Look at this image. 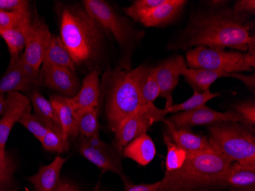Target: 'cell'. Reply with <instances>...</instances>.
Returning a JSON list of instances; mask_svg holds the SVG:
<instances>
[{"label":"cell","instance_id":"obj_1","mask_svg":"<svg viewBox=\"0 0 255 191\" xmlns=\"http://www.w3.org/2000/svg\"><path fill=\"white\" fill-rule=\"evenodd\" d=\"M250 18L251 15L239 13L228 6L198 10L191 14L187 25L167 47L170 50L230 47L244 53L252 35Z\"/></svg>","mask_w":255,"mask_h":191},{"label":"cell","instance_id":"obj_2","mask_svg":"<svg viewBox=\"0 0 255 191\" xmlns=\"http://www.w3.org/2000/svg\"><path fill=\"white\" fill-rule=\"evenodd\" d=\"M61 38L75 65L93 67L104 47V30L84 7L70 5L62 10Z\"/></svg>","mask_w":255,"mask_h":191},{"label":"cell","instance_id":"obj_3","mask_svg":"<svg viewBox=\"0 0 255 191\" xmlns=\"http://www.w3.org/2000/svg\"><path fill=\"white\" fill-rule=\"evenodd\" d=\"M231 165L230 161L213 149L187 155L180 169L165 172L158 191H198L218 187Z\"/></svg>","mask_w":255,"mask_h":191},{"label":"cell","instance_id":"obj_4","mask_svg":"<svg viewBox=\"0 0 255 191\" xmlns=\"http://www.w3.org/2000/svg\"><path fill=\"white\" fill-rule=\"evenodd\" d=\"M148 67L144 64L133 70L115 69L106 74V116L113 133L141 106L140 85Z\"/></svg>","mask_w":255,"mask_h":191},{"label":"cell","instance_id":"obj_5","mask_svg":"<svg viewBox=\"0 0 255 191\" xmlns=\"http://www.w3.org/2000/svg\"><path fill=\"white\" fill-rule=\"evenodd\" d=\"M212 149L233 162L255 163V138L252 129L239 122L208 126Z\"/></svg>","mask_w":255,"mask_h":191},{"label":"cell","instance_id":"obj_6","mask_svg":"<svg viewBox=\"0 0 255 191\" xmlns=\"http://www.w3.org/2000/svg\"><path fill=\"white\" fill-rule=\"evenodd\" d=\"M85 9L88 11L106 32L113 34L122 49L131 52L134 44L142 36L143 31L134 29L127 18L117 12L104 0H84Z\"/></svg>","mask_w":255,"mask_h":191},{"label":"cell","instance_id":"obj_7","mask_svg":"<svg viewBox=\"0 0 255 191\" xmlns=\"http://www.w3.org/2000/svg\"><path fill=\"white\" fill-rule=\"evenodd\" d=\"M187 64L191 69L213 70L226 74L249 72L253 68L245 61V53L196 47L186 53Z\"/></svg>","mask_w":255,"mask_h":191},{"label":"cell","instance_id":"obj_8","mask_svg":"<svg viewBox=\"0 0 255 191\" xmlns=\"http://www.w3.org/2000/svg\"><path fill=\"white\" fill-rule=\"evenodd\" d=\"M165 115L163 109H158L154 103L141 105L138 110L128 116L115 132L113 145L120 152L130 142L147 133L154 123L164 121Z\"/></svg>","mask_w":255,"mask_h":191},{"label":"cell","instance_id":"obj_9","mask_svg":"<svg viewBox=\"0 0 255 191\" xmlns=\"http://www.w3.org/2000/svg\"><path fill=\"white\" fill-rule=\"evenodd\" d=\"M41 71H36L25 62L22 56L11 57L6 72L0 80V95L8 92L28 91L41 84Z\"/></svg>","mask_w":255,"mask_h":191},{"label":"cell","instance_id":"obj_10","mask_svg":"<svg viewBox=\"0 0 255 191\" xmlns=\"http://www.w3.org/2000/svg\"><path fill=\"white\" fill-rule=\"evenodd\" d=\"M52 36L44 20L39 18L32 20L25 50L21 56L26 64L36 71H41L40 67L42 65Z\"/></svg>","mask_w":255,"mask_h":191},{"label":"cell","instance_id":"obj_11","mask_svg":"<svg viewBox=\"0 0 255 191\" xmlns=\"http://www.w3.org/2000/svg\"><path fill=\"white\" fill-rule=\"evenodd\" d=\"M79 152L87 160L98 167L103 172H112L125 178L122 165V152L113 144L104 143L100 147H93L87 144L83 136H78Z\"/></svg>","mask_w":255,"mask_h":191},{"label":"cell","instance_id":"obj_12","mask_svg":"<svg viewBox=\"0 0 255 191\" xmlns=\"http://www.w3.org/2000/svg\"><path fill=\"white\" fill-rule=\"evenodd\" d=\"M169 120L177 128L187 129H190L194 126L206 125L210 126L222 122L241 123L240 117L236 112L229 111L223 113L216 111L209 108L206 105L190 111L174 113L173 116H170Z\"/></svg>","mask_w":255,"mask_h":191},{"label":"cell","instance_id":"obj_13","mask_svg":"<svg viewBox=\"0 0 255 191\" xmlns=\"http://www.w3.org/2000/svg\"><path fill=\"white\" fill-rule=\"evenodd\" d=\"M6 108L0 119V152L6 155L5 146L11 129L19 122L21 116L31 110L29 98L19 92L6 93Z\"/></svg>","mask_w":255,"mask_h":191},{"label":"cell","instance_id":"obj_14","mask_svg":"<svg viewBox=\"0 0 255 191\" xmlns=\"http://www.w3.org/2000/svg\"><path fill=\"white\" fill-rule=\"evenodd\" d=\"M185 67H187V64L181 55L169 57L154 67L156 79L160 87V97L166 100L165 108L174 104L173 92L178 84L181 70Z\"/></svg>","mask_w":255,"mask_h":191},{"label":"cell","instance_id":"obj_15","mask_svg":"<svg viewBox=\"0 0 255 191\" xmlns=\"http://www.w3.org/2000/svg\"><path fill=\"white\" fill-rule=\"evenodd\" d=\"M41 76L47 87L68 98L75 97L81 86L75 71L65 67L42 64Z\"/></svg>","mask_w":255,"mask_h":191},{"label":"cell","instance_id":"obj_16","mask_svg":"<svg viewBox=\"0 0 255 191\" xmlns=\"http://www.w3.org/2000/svg\"><path fill=\"white\" fill-rule=\"evenodd\" d=\"M181 76L184 77L185 80L193 88V91L199 93H204L210 90L212 84L218 79L222 77H233L243 82L250 90H253L255 87V75L247 76L239 73L226 74L213 70H198L185 67L181 70Z\"/></svg>","mask_w":255,"mask_h":191},{"label":"cell","instance_id":"obj_17","mask_svg":"<svg viewBox=\"0 0 255 191\" xmlns=\"http://www.w3.org/2000/svg\"><path fill=\"white\" fill-rule=\"evenodd\" d=\"M163 122L167 125V133L171 140L187 155L213 150L206 136L196 134L190 129L177 128L169 119H164Z\"/></svg>","mask_w":255,"mask_h":191},{"label":"cell","instance_id":"obj_18","mask_svg":"<svg viewBox=\"0 0 255 191\" xmlns=\"http://www.w3.org/2000/svg\"><path fill=\"white\" fill-rule=\"evenodd\" d=\"M187 2L186 0H165L159 6L143 15L138 22L148 28L170 25L179 18Z\"/></svg>","mask_w":255,"mask_h":191},{"label":"cell","instance_id":"obj_19","mask_svg":"<svg viewBox=\"0 0 255 191\" xmlns=\"http://www.w3.org/2000/svg\"><path fill=\"white\" fill-rule=\"evenodd\" d=\"M255 163L233 162L228 172L219 182L220 188H229L239 191H255Z\"/></svg>","mask_w":255,"mask_h":191},{"label":"cell","instance_id":"obj_20","mask_svg":"<svg viewBox=\"0 0 255 191\" xmlns=\"http://www.w3.org/2000/svg\"><path fill=\"white\" fill-rule=\"evenodd\" d=\"M101 87L98 69L90 70L86 76L75 97L70 98L74 111L88 107L100 106Z\"/></svg>","mask_w":255,"mask_h":191},{"label":"cell","instance_id":"obj_21","mask_svg":"<svg viewBox=\"0 0 255 191\" xmlns=\"http://www.w3.org/2000/svg\"><path fill=\"white\" fill-rule=\"evenodd\" d=\"M67 159L57 156L49 165L40 168L38 172L28 178L35 191H54L60 181L61 170Z\"/></svg>","mask_w":255,"mask_h":191},{"label":"cell","instance_id":"obj_22","mask_svg":"<svg viewBox=\"0 0 255 191\" xmlns=\"http://www.w3.org/2000/svg\"><path fill=\"white\" fill-rule=\"evenodd\" d=\"M32 20L30 10L15 27L0 34V36H2L8 46L11 57L21 56L24 52Z\"/></svg>","mask_w":255,"mask_h":191},{"label":"cell","instance_id":"obj_23","mask_svg":"<svg viewBox=\"0 0 255 191\" xmlns=\"http://www.w3.org/2000/svg\"><path fill=\"white\" fill-rule=\"evenodd\" d=\"M123 157L131 159L140 165L146 166L152 162L156 155V147L147 133L133 139L122 152Z\"/></svg>","mask_w":255,"mask_h":191},{"label":"cell","instance_id":"obj_24","mask_svg":"<svg viewBox=\"0 0 255 191\" xmlns=\"http://www.w3.org/2000/svg\"><path fill=\"white\" fill-rule=\"evenodd\" d=\"M50 101L57 112L64 136L67 139L78 137L80 133L76 126L75 111L73 109L70 98L61 95H52L50 97Z\"/></svg>","mask_w":255,"mask_h":191},{"label":"cell","instance_id":"obj_25","mask_svg":"<svg viewBox=\"0 0 255 191\" xmlns=\"http://www.w3.org/2000/svg\"><path fill=\"white\" fill-rule=\"evenodd\" d=\"M28 98L34 109V114L39 118L51 130L62 133L57 112L51 101L43 97L38 90H32Z\"/></svg>","mask_w":255,"mask_h":191},{"label":"cell","instance_id":"obj_26","mask_svg":"<svg viewBox=\"0 0 255 191\" xmlns=\"http://www.w3.org/2000/svg\"><path fill=\"white\" fill-rule=\"evenodd\" d=\"M43 64L65 67L75 71V64L61 37L53 35Z\"/></svg>","mask_w":255,"mask_h":191},{"label":"cell","instance_id":"obj_27","mask_svg":"<svg viewBox=\"0 0 255 191\" xmlns=\"http://www.w3.org/2000/svg\"><path fill=\"white\" fill-rule=\"evenodd\" d=\"M76 126L80 136L100 137L98 107H88L75 111Z\"/></svg>","mask_w":255,"mask_h":191},{"label":"cell","instance_id":"obj_28","mask_svg":"<svg viewBox=\"0 0 255 191\" xmlns=\"http://www.w3.org/2000/svg\"><path fill=\"white\" fill-rule=\"evenodd\" d=\"M219 93H211L210 90L204 92V93H199V92L193 91V95L188 100L183 102V103H179V104H173L169 108L163 109L164 115L167 116L170 113H178L182 112L190 111V110H195L199 108L200 106H204L208 101H210L212 99L219 97Z\"/></svg>","mask_w":255,"mask_h":191},{"label":"cell","instance_id":"obj_29","mask_svg":"<svg viewBox=\"0 0 255 191\" xmlns=\"http://www.w3.org/2000/svg\"><path fill=\"white\" fill-rule=\"evenodd\" d=\"M141 105L154 103L160 97V87L156 79L154 67H149L141 80L140 85Z\"/></svg>","mask_w":255,"mask_h":191},{"label":"cell","instance_id":"obj_30","mask_svg":"<svg viewBox=\"0 0 255 191\" xmlns=\"http://www.w3.org/2000/svg\"><path fill=\"white\" fill-rule=\"evenodd\" d=\"M164 141L167 146L166 173L178 170L183 166L187 158V153L171 140L167 133L164 134Z\"/></svg>","mask_w":255,"mask_h":191},{"label":"cell","instance_id":"obj_31","mask_svg":"<svg viewBox=\"0 0 255 191\" xmlns=\"http://www.w3.org/2000/svg\"><path fill=\"white\" fill-rule=\"evenodd\" d=\"M42 147L48 152L64 153L70 148L68 139L62 133L50 129L40 141Z\"/></svg>","mask_w":255,"mask_h":191},{"label":"cell","instance_id":"obj_32","mask_svg":"<svg viewBox=\"0 0 255 191\" xmlns=\"http://www.w3.org/2000/svg\"><path fill=\"white\" fill-rule=\"evenodd\" d=\"M165 0H135L131 5L124 8L123 11L131 19L138 21L143 15L159 6Z\"/></svg>","mask_w":255,"mask_h":191},{"label":"cell","instance_id":"obj_33","mask_svg":"<svg viewBox=\"0 0 255 191\" xmlns=\"http://www.w3.org/2000/svg\"><path fill=\"white\" fill-rule=\"evenodd\" d=\"M31 110L26 112L21 116L18 123L26 128L30 133L36 138L38 141L45 136L46 133L50 130L49 128L45 123H43L39 118L31 113Z\"/></svg>","mask_w":255,"mask_h":191},{"label":"cell","instance_id":"obj_34","mask_svg":"<svg viewBox=\"0 0 255 191\" xmlns=\"http://www.w3.org/2000/svg\"><path fill=\"white\" fill-rule=\"evenodd\" d=\"M241 119V123L252 129L255 126V104L254 102L247 101L233 106Z\"/></svg>","mask_w":255,"mask_h":191},{"label":"cell","instance_id":"obj_35","mask_svg":"<svg viewBox=\"0 0 255 191\" xmlns=\"http://www.w3.org/2000/svg\"><path fill=\"white\" fill-rule=\"evenodd\" d=\"M29 9L22 11H0V34L15 27Z\"/></svg>","mask_w":255,"mask_h":191},{"label":"cell","instance_id":"obj_36","mask_svg":"<svg viewBox=\"0 0 255 191\" xmlns=\"http://www.w3.org/2000/svg\"><path fill=\"white\" fill-rule=\"evenodd\" d=\"M28 1L25 0H0V11H22L29 9Z\"/></svg>","mask_w":255,"mask_h":191},{"label":"cell","instance_id":"obj_37","mask_svg":"<svg viewBox=\"0 0 255 191\" xmlns=\"http://www.w3.org/2000/svg\"><path fill=\"white\" fill-rule=\"evenodd\" d=\"M123 179L125 182V191H158L161 185V181L149 185H134L126 178Z\"/></svg>","mask_w":255,"mask_h":191},{"label":"cell","instance_id":"obj_38","mask_svg":"<svg viewBox=\"0 0 255 191\" xmlns=\"http://www.w3.org/2000/svg\"><path fill=\"white\" fill-rule=\"evenodd\" d=\"M233 9L239 13L253 15L255 14V0H239L235 3Z\"/></svg>","mask_w":255,"mask_h":191},{"label":"cell","instance_id":"obj_39","mask_svg":"<svg viewBox=\"0 0 255 191\" xmlns=\"http://www.w3.org/2000/svg\"><path fill=\"white\" fill-rule=\"evenodd\" d=\"M15 167L8 155H2L0 152V173H14Z\"/></svg>","mask_w":255,"mask_h":191},{"label":"cell","instance_id":"obj_40","mask_svg":"<svg viewBox=\"0 0 255 191\" xmlns=\"http://www.w3.org/2000/svg\"><path fill=\"white\" fill-rule=\"evenodd\" d=\"M54 191H79V188L67 181L60 180Z\"/></svg>","mask_w":255,"mask_h":191},{"label":"cell","instance_id":"obj_41","mask_svg":"<svg viewBox=\"0 0 255 191\" xmlns=\"http://www.w3.org/2000/svg\"><path fill=\"white\" fill-rule=\"evenodd\" d=\"M12 173H0V191L5 189L11 183L12 179Z\"/></svg>","mask_w":255,"mask_h":191},{"label":"cell","instance_id":"obj_42","mask_svg":"<svg viewBox=\"0 0 255 191\" xmlns=\"http://www.w3.org/2000/svg\"><path fill=\"white\" fill-rule=\"evenodd\" d=\"M208 8H221V7L227 6V1H222V0H213L206 2Z\"/></svg>","mask_w":255,"mask_h":191},{"label":"cell","instance_id":"obj_43","mask_svg":"<svg viewBox=\"0 0 255 191\" xmlns=\"http://www.w3.org/2000/svg\"><path fill=\"white\" fill-rule=\"evenodd\" d=\"M6 104V96L5 94L0 95V116L5 112Z\"/></svg>","mask_w":255,"mask_h":191},{"label":"cell","instance_id":"obj_44","mask_svg":"<svg viewBox=\"0 0 255 191\" xmlns=\"http://www.w3.org/2000/svg\"><path fill=\"white\" fill-rule=\"evenodd\" d=\"M99 187H97V188H96L95 191H98Z\"/></svg>","mask_w":255,"mask_h":191},{"label":"cell","instance_id":"obj_45","mask_svg":"<svg viewBox=\"0 0 255 191\" xmlns=\"http://www.w3.org/2000/svg\"><path fill=\"white\" fill-rule=\"evenodd\" d=\"M7 191V190H5V189H3V190H2V191Z\"/></svg>","mask_w":255,"mask_h":191}]
</instances>
